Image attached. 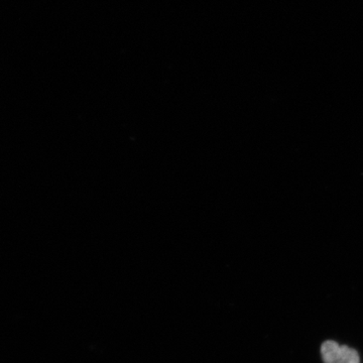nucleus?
Listing matches in <instances>:
<instances>
[{
    "label": "nucleus",
    "instance_id": "obj_1",
    "mask_svg": "<svg viewBox=\"0 0 363 363\" xmlns=\"http://www.w3.org/2000/svg\"><path fill=\"white\" fill-rule=\"evenodd\" d=\"M322 359L325 363H359L357 350L346 345H339L335 341H325L321 347Z\"/></svg>",
    "mask_w": 363,
    "mask_h": 363
}]
</instances>
